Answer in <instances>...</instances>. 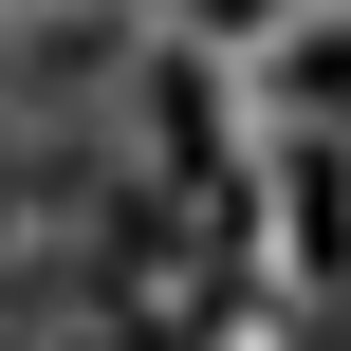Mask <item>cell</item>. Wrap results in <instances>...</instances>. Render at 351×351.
<instances>
[{
	"mask_svg": "<svg viewBox=\"0 0 351 351\" xmlns=\"http://www.w3.org/2000/svg\"><path fill=\"white\" fill-rule=\"evenodd\" d=\"M278 111H296V148L351 185V0H278V74H259Z\"/></svg>",
	"mask_w": 351,
	"mask_h": 351,
	"instance_id": "6da1fadb",
	"label": "cell"
}]
</instances>
